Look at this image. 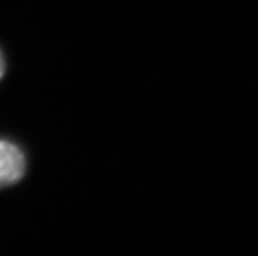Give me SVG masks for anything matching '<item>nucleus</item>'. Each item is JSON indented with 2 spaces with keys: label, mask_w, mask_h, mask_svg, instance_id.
I'll use <instances>...</instances> for the list:
<instances>
[{
  "label": "nucleus",
  "mask_w": 258,
  "mask_h": 256,
  "mask_svg": "<svg viewBox=\"0 0 258 256\" xmlns=\"http://www.w3.org/2000/svg\"><path fill=\"white\" fill-rule=\"evenodd\" d=\"M27 172L23 151L11 141L0 139V189L17 184Z\"/></svg>",
  "instance_id": "1"
},
{
  "label": "nucleus",
  "mask_w": 258,
  "mask_h": 256,
  "mask_svg": "<svg viewBox=\"0 0 258 256\" xmlns=\"http://www.w3.org/2000/svg\"><path fill=\"white\" fill-rule=\"evenodd\" d=\"M5 71H7V65H5V57H4V53L0 50V80L5 76Z\"/></svg>",
  "instance_id": "2"
}]
</instances>
